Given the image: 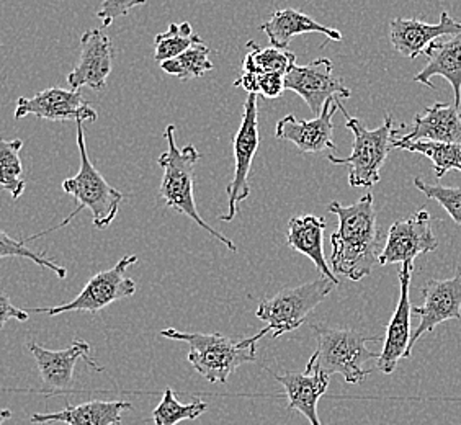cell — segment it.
Wrapping results in <instances>:
<instances>
[{"instance_id": "6da1fadb", "label": "cell", "mask_w": 461, "mask_h": 425, "mask_svg": "<svg viewBox=\"0 0 461 425\" xmlns=\"http://www.w3.org/2000/svg\"><path fill=\"white\" fill-rule=\"evenodd\" d=\"M328 210L339 220L338 231L330 236V268L336 275L360 282L380 264L383 252L373 195L366 194L348 206L330 202Z\"/></svg>"}, {"instance_id": "7a4b0ae2", "label": "cell", "mask_w": 461, "mask_h": 425, "mask_svg": "<svg viewBox=\"0 0 461 425\" xmlns=\"http://www.w3.org/2000/svg\"><path fill=\"white\" fill-rule=\"evenodd\" d=\"M164 138L167 141V151L160 154L158 159V164L164 170L159 185L160 198L169 208L190 218L200 228L210 232L214 240L221 242L224 248L230 249V252H236L238 246L220 231L213 230L196 210L194 190H195L196 164L202 159L200 152L196 151L194 144L178 148L176 142V124H167Z\"/></svg>"}, {"instance_id": "3957f363", "label": "cell", "mask_w": 461, "mask_h": 425, "mask_svg": "<svg viewBox=\"0 0 461 425\" xmlns=\"http://www.w3.org/2000/svg\"><path fill=\"white\" fill-rule=\"evenodd\" d=\"M267 334L268 330L264 328L256 336L236 342L218 332H182L174 328L160 330V336L166 339L188 344V362L212 384H224L240 365L254 364L258 360V342Z\"/></svg>"}, {"instance_id": "277c9868", "label": "cell", "mask_w": 461, "mask_h": 425, "mask_svg": "<svg viewBox=\"0 0 461 425\" xmlns=\"http://www.w3.org/2000/svg\"><path fill=\"white\" fill-rule=\"evenodd\" d=\"M76 124H77V148L80 154L79 172L74 177L66 178L62 182V190L64 194L71 195L77 202V208L68 218H64L58 226L35 236H30L27 240H35L53 231L61 230L64 226H68L82 210H89L92 212V220L97 230H107L108 226L115 222L120 203L123 202V194L115 186L110 185L105 177L92 164L87 154L86 133L82 126L84 123L79 122Z\"/></svg>"}, {"instance_id": "5b68a950", "label": "cell", "mask_w": 461, "mask_h": 425, "mask_svg": "<svg viewBox=\"0 0 461 425\" xmlns=\"http://www.w3.org/2000/svg\"><path fill=\"white\" fill-rule=\"evenodd\" d=\"M339 110L346 116V126L354 133V146L348 158H338L329 154L328 160L334 166H346L348 168V185L354 188H372L380 182V172L388 159L390 152L394 149V140L400 134L404 124L396 130L391 113L384 116V123L376 130H368L365 124L347 113L346 108L336 98Z\"/></svg>"}, {"instance_id": "8992f818", "label": "cell", "mask_w": 461, "mask_h": 425, "mask_svg": "<svg viewBox=\"0 0 461 425\" xmlns=\"http://www.w3.org/2000/svg\"><path fill=\"white\" fill-rule=\"evenodd\" d=\"M316 337V352L310 362L318 365L322 372L342 375L348 384H358L370 375L364 365L378 360L380 354L370 350L366 344L380 342L382 337L365 336L352 329H332L324 324H311Z\"/></svg>"}, {"instance_id": "52a82bcc", "label": "cell", "mask_w": 461, "mask_h": 425, "mask_svg": "<svg viewBox=\"0 0 461 425\" xmlns=\"http://www.w3.org/2000/svg\"><path fill=\"white\" fill-rule=\"evenodd\" d=\"M338 285L326 276L308 284L284 288L270 298L258 302L256 316L267 322L272 339L293 332L304 324L311 312L328 298Z\"/></svg>"}, {"instance_id": "ba28073f", "label": "cell", "mask_w": 461, "mask_h": 425, "mask_svg": "<svg viewBox=\"0 0 461 425\" xmlns=\"http://www.w3.org/2000/svg\"><path fill=\"white\" fill-rule=\"evenodd\" d=\"M258 95L249 94L242 110L238 133L232 136V152H234V176L228 186V212L220 216V222H230L240 214V204L250 196L249 176L252 162L260 146L258 133Z\"/></svg>"}, {"instance_id": "9c48e42d", "label": "cell", "mask_w": 461, "mask_h": 425, "mask_svg": "<svg viewBox=\"0 0 461 425\" xmlns=\"http://www.w3.org/2000/svg\"><path fill=\"white\" fill-rule=\"evenodd\" d=\"M138 262V256H124L115 267L98 272L90 278L84 290L71 303L48 308H35L28 312H45L48 316H58L62 312L74 311H87L95 314L100 310L107 308L112 303L130 298L136 293V284L126 276V270Z\"/></svg>"}, {"instance_id": "30bf717a", "label": "cell", "mask_w": 461, "mask_h": 425, "mask_svg": "<svg viewBox=\"0 0 461 425\" xmlns=\"http://www.w3.org/2000/svg\"><path fill=\"white\" fill-rule=\"evenodd\" d=\"M285 89L300 95L316 116L322 113L329 100L352 95L342 79L334 76V66L328 58L314 59L306 66L293 64L285 76Z\"/></svg>"}, {"instance_id": "8fae6325", "label": "cell", "mask_w": 461, "mask_h": 425, "mask_svg": "<svg viewBox=\"0 0 461 425\" xmlns=\"http://www.w3.org/2000/svg\"><path fill=\"white\" fill-rule=\"evenodd\" d=\"M27 347L38 365V370L45 384L41 393L45 394H64L72 391L74 366L79 360H84L97 372H104V368L98 366L90 357L92 346L82 339L72 340L71 346L62 350H48L36 342H28Z\"/></svg>"}, {"instance_id": "7c38bea8", "label": "cell", "mask_w": 461, "mask_h": 425, "mask_svg": "<svg viewBox=\"0 0 461 425\" xmlns=\"http://www.w3.org/2000/svg\"><path fill=\"white\" fill-rule=\"evenodd\" d=\"M437 248L438 242L430 228V212L420 210L391 224L380 264H414L419 256L434 252Z\"/></svg>"}, {"instance_id": "4fadbf2b", "label": "cell", "mask_w": 461, "mask_h": 425, "mask_svg": "<svg viewBox=\"0 0 461 425\" xmlns=\"http://www.w3.org/2000/svg\"><path fill=\"white\" fill-rule=\"evenodd\" d=\"M422 296L424 303L412 310L420 322L409 342L411 355L417 340L432 332L438 324L450 319L461 321V267L452 278L429 280L422 286Z\"/></svg>"}, {"instance_id": "5bb4252c", "label": "cell", "mask_w": 461, "mask_h": 425, "mask_svg": "<svg viewBox=\"0 0 461 425\" xmlns=\"http://www.w3.org/2000/svg\"><path fill=\"white\" fill-rule=\"evenodd\" d=\"M35 115L50 122L66 123V122H97V112L90 106L80 90H66L59 87L38 92L33 97H20L15 106V118Z\"/></svg>"}, {"instance_id": "9a60e30c", "label": "cell", "mask_w": 461, "mask_h": 425, "mask_svg": "<svg viewBox=\"0 0 461 425\" xmlns=\"http://www.w3.org/2000/svg\"><path fill=\"white\" fill-rule=\"evenodd\" d=\"M115 50L112 40L104 30L94 28L80 36L79 61L68 76L72 90L89 87L102 92L107 87L108 76L112 72Z\"/></svg>"}, {"instance_id": "2e32d148", "label": "cell", "mask_w": 461, "mask_h": 425, "mask_svg": "<svg viewBox=\"0 0 461 425\" xmlns=\"http://www.w3.org/2000/svg\"><path fill=\"white\" fill-rule=\"evenodd\" d=\"M339 106L336 100H329L322 113L312 120H298L294 115H286L276 123V136L282 141H290L303 154L336 151L334 123Z\"/></svg>"}, {"instance_id": "e0dca14e", "label": "cell", "mask_w": 461, "mask_h": 425, "mask_svg": "<svg viewBox=\"0 0 461 425\" xmlns=\"http://www.w3.org/2000/svg\"><path fill=\"white\" fill-rule=\"evenodd\" d=\"M412 270L414 264H402L401 267L400 278L401 296L398 308L394 311L390 324L386 328V337L380 357L376 360V368L384 375H391L396 370L398 362L402 358H411L409 354V342H411V298H409V290H411V278H412Z\"/></svg>"}, {"instance_id": "ac0fdd59", "label": "cell", "mask_w": 461, "mask_h": 425, "mask_svg": "<svg viewBox=\"0 0 461 425\" xmlns=\"http://www.w3.org/2000/svg\"><path fill=\"white\" fill-rule=\"evenodd\" d=\"M266 370L272 373V376L284 386L285 396L288 398V409L302 412L303 416L310 420L311 425H321L318 402L328 391V373L322 372L318 365L312 364L310 360L303 373H276L267 366Z\"/></svg>"}, {"instance_id": "d6986e66", "label": "cell", "mask_w": 461, "mask_h": 425, "mask_svg": "<svg viewBox=\"0 0 461 425\" xmlns=\"http://www.w3.org/2000/svg\"><path fill=\"white\" fill-rule=\"evenodd\" d=\"M460 32L461 22L450 17L448 12H442L440 20L434 25L417 18H393L390 23L391 45L394 51L408 59H416L419 54L426 53L427 48L435 40L456 35Z\"/></svg>"}, {"instance_id": "ffe728a7", "label": "cell", "mask_w": 461, "mask_h": 425, "mask_svg": "<svg viewBox=\"0 0 461 425\" xmlns=\"http://www.w3.org/2000/svg\"><path fill=\"white\" fill-rule=\"evenodd\" d=\"M324 230H326V220L322 216H314V214L293 216L288 222L286 244L293 250L310 258L322 276H326L334 284L339 285L340 282H339L338 275L332 272V268L328 266V260L324 256V248H322Z\"/></svg>"}, {"instance_id": "44dd1931", "label": "cell", "mask_w": 461, "mask_h": 425, "mask_svg": "<svg viewBox=\"0 0 461 425\" xmlns=\"http://www.w3.org/2000/svg\"><path fill=\"white\" fill-rule=\"evenodd\" d=\"M128 401H87L79 406L68 404L59 412H43L33 414L30 422L36 425L53 424L61 422L66 425H120L122 414L131 409Z\"/></svg>"}, {"instance_id": "7402d4cb", "label": "cell", "mask_w": 461, "mask_h": 425, "mask_svg": "<svg viewBox=\"0 0 461 425\" xmlns=\"http://www.w3.org/2000/svg\"><path fill=\"white\" fill-rule=\"evenodd\" d=\"M429 58L426 68L417 74L414 82L427 87L432 86V77L442 76L450 82L455 94V106L461 104V32L450 36L447 41L435 40L426 50Z\"/></svg>"}, {"instance_id": "603a6c76", "label": "cell", "mask_w": 461, "mask_h": 425, "mask_svg": "<svg viewBox=\"0 0 461 425\" xmlns=\"http://www.w3.org/2000/svg\"><path fill=\"white\" fill-rule=\"evenodd\" d=\"M260 30L266 33L270 46L278 50H288L293 38L304 33H322L332 41H342L344 38L336 28L326 27L318 20L294 9L276 10L272 17L260 25Z\"/></svg>"}, {"instance_id": "cb8c5ba5", "label": "cell", "mask_w": 461, "mask_h": 425, "mask_svg": "<svg viewBox=\"0 0 461 425\" xmlns=\"http://www.w3.org/2000/svg\"><path fill=\"white\" fill-rule=\"evenodd\" d=\"M402 141L461 142V115L458 106L434 104L426 113L414 116V126Z\"/></svg>"}, {"instance_id": "d4e9b609", "label": "cell", "mask_w": 461, "mask_h": 425, "mask_svg": "<svg viewBox=\"0 0 461 425\" xmlns=\"http://www.w3.org/2000/svg\"><path fill=\"white\" fill-rule=\"evenodd\" d=\"M394 148L429 158L432 160L437 178L444 177L448 170L461 172V142L402 141L396 136Z\"/></svg>"}, {"instance_id": "484cf974", "label": "cell", "mask_w": 461, "mask_h": 425, "mask_svg": "<svg viewBox=\"0 0 461 425\" xmlns=\"http://www.w3.org/2000/svg\"><path fill=\"white\" fill-rule=\"evenodd\" d=\"M248 54L242 62V72L248 74H284L290 71L293 64H296V54L288 50L278 48H262L256 41H248Z\"/></svg>"}, {"instance_id": "4316f807", "label": "cell", "mask_w": 461, "mask_h": 425, "mask_svg": "<svg viewBox=\"0 0 461 425\" xmlns=\"http://www.w3.org/2000/svg\"><path fill=\"white\" fill-rule=\"evenodd\" d=\"M202 43V38L196 33L192 23L180 22L170 23L169 28L154 38V59L156 62L176 59L180 54L188 51L192 46Z\"/></svg>"}, {"instance_id": "83f0119b", "label": "cell", "mask_w": 461, "mask_h": 425, "mask_svg": "<svg viewBox=\"0 0 461 425\" xmlns=\"http://www.w3.org/2000/svg\"><path fill=\"white\" fill-rule=\"evenodd\" d=\"M23 149L22 140H2L0 141V185L9 192L14 200L23 195L27 182L22 178L23 166L20 151Z\"/></svg>"}, {"instance_id": "f1b7e54d", "label": "cell", "mask_w": 461, "mask_h": 425, "mask_svg": "<svg viewBox=\"0 0 461 425\" xmlns=\"http://www.w3.org/2000/svg\"><path fill=\"white\" fill-rule=\"evenodd\" d=\"M210 53H212L210 48L202 41L198 45L192 46L188 51L180 54L176 59L160 62V69L169 76H176L180 80L198 79L214 69Z\"/></svg>"}, {"instance_id": "f546056e", "label": "cell", "mask_w": 461, "mask_h": 425, "mask_svg": "<svg viewBox=\"0 0 461 425\" xmlns=\"http://www.w3.org/2000/svg\"><path fill=\"white\" fill-rule=\"evenodd\" d=\"M210 404L196 399L190 404H180L177 394L167 386L162 393L159 406L152 411V420L156 425H177L182 420H195L203 416Z\"/></svg>"}, {"instance_id": "4dcf8cb0", "label": "cell", "mask_w": 461, "mask_h": 425, "mask_svg": "<svg viewBox=\"0 0 461 425\" xmlns=\"http://www.w3.org/2000/svg\"><path fill=\"white\" fill-rule=\"evenodd\" d=\"M0 258H30V260L35 262L36 266L45 267V268L53 270L54 274L58 275L59 280H66L68 278L66 267L58 266L56 262L50 260V258H46L45 252H35V250L28 249L25 242L10 238L5 231L0 232Z\"/></svg>"}, {"instance_id": "1f68e13d", "label": "cell", "mask_w": 461, "mask_h": 425, "mask_svg": "<svg viewBox=\"0 0 461 425\" xmlns=\"http://www.w3.org/2000/svg\"><path fill=\"white\" fill-rule=\"evenodd\" d=\"M414 185L420 190L429 200H435L437 203L450 214L453 222L461 228V188L452 186L430 185L422 182L420 178H414Z\"/></svg>"}, {"instance_id": "d6a6232c", "label": "cell", "mask_w": 461, "mask_h": 425, "mask_svg": "<svg viewBox=\"0 0 461 425\" xmlns=\"http://www.w3.org/2000/svg\"><path fill=\"white\" fill-rule=\"evenodd\" d=\"M146 4L148 0H104L97 10V18L104 27H110L118 18L126 17L131 10Z\"/></svg>"}, {"instance_id": "836d02e7", "label": "cell", "mask_w": 461, "mask_h": 425, "mask_svg": "<svg viewBox=\"0 0 461 425\" xmlns=\"http://www.w3.org/2000/svg\"><path fill=\"white\" fill-rule=\"evenodd\" d=\"M258 89L262 97L278 98L285 90V76L284 74H264L258 76Z\"/></svg>"}, {"instance_id": "e575fe53", "label": "cell", "mask_w": 461, "mask_h": 425, "mask_svg": "<svg viewBox=\"0 0 461 425\" xmlns=\"http://www.w3.org/2000/svg\"><path fill=\"white\" fill-rule=\"evenodd\" d=\"M10 319H15L20 322H27L30 319V312L14 306L9 300V296H7V293H2L0 294V328H4Z\"/></svg>"}, {"instance_id": "d590c367", "label": "cell", "mask_w": 461, "mask_h": 425, "mask_svg": "<svg viewBox=\"0 0 461 425\" xmlns=\"http://www.w3.org/2000/svg\"><path fill=\"white\" fill-rule=\"evenodd\" d=\"M460 115H461V112H460Z\"/></svg>"}]
</instances>
